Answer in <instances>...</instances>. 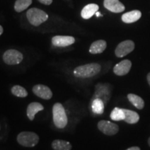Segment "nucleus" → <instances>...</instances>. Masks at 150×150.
Returning <instances> with one entry per match:
<instances>
[{"mask_svg":"<svg viewBox=\"0 0 150 150\" xmlns=\"http://www.w3.org/2000/svg\"><path fill=\"white\" fill-rule=\"evenodd\" d=\"M110 117L112 120L114 121H121L125 120V115L123 111V108H120L115 107L110 112Z\"/></svg>","mask_w":150,"mask_h":150,"instance_id":"22","label":"nucleus"},{"mask_svg":"<svg viewBox=\"0 0 150 150\" xmlns=\"http://www.w3.org/2000/svg\"><path fill=\"white\" fill-rule=\"evenodd\" d=\"M52 42L54 46L65 47L70 46L75 42V38L68 35H56L52 38Z\"/></svg>","mask_w":150,"mask_h":150,"instance_id":"10","label":"nucleus"},{"mask_svg":"<svg viewBox=\"0 0 150 150\" xmlns=\"http://www.w3.org/2000/svg\"><path fill=\"white\" fill-rule=\"evenodd\" d=\"M92 110L95 114H102L104 111V102L99 98L93 99L92 102Z\"/></svg>","mask_w":150,"mask_h":150,"instance_id":"20","label":"nucleus"},{"mask_svg":"<svg viewBox=\"0 0 150 150\" xmlns=\"http://www.w3.org/2000/svg\"><path fill=\"white\" fill-rule=\"evenodd\" d=\"M11 93L15 96L18 97H26L28 95V93L26 89L19 85L14 86L11 88Z\"/></svg>","mask_w":150,"mask_h":150,"instance_id":"23","label":"nucleus"},{"mask_svg":"<svg viewBox=\"0 0 150 150\" xmlns=\"http://www.w3.org/2000/svg\"><path fill=\"white\" fill-rule=\"evenodd\" d=\"M132 63L129 60H123L113 67V72L117 76H125L130 71Z\"/></svg>","mask_w":150,"mask_h":150,"instance_id":"11","label":"nucleus"},{"mask_svg":"<svg viewBox=\"0 0 150 150\" xmlns=\"http://www.w3.org/2000/svg\"><path fill=\"white\" fill-rule=\"evenodd\" d=\"M3 31H4V29H3V27H1V25H0V35L3 33Z\"/></svg>","mask_w":150,"mask_h":150,"instance_id":"27","label":"nucleus"},{"mask_svg":"<svg viewBox=\"0 0 150 150\" xmlns=\"http://www.w3.org/2000/svg\"><path fill=\"white\" fill-rule=\"evenodd\" d=\"M44 109V106L38 102H32L28 106L27 109V115L30 120H34L35 115L37 112Z\"/></svg>","mask_w":150,"mask_h":150,"instance_id":"15","label":"nucleus"},{"mask_svg":"<svg viewBox=\"0 0 150 150\" xmlns=\"http://www.w3.org/2000/svg\"><path fill=\"white\" fill-rule=\"evenodd\" d=\"M127 98H128L129 102L138 109L141 110L145 106V102L138 95H135V94H129L127 95Z\"/></svg>","mask_w":150,"mask_h":150,"instance_id":"18","label":"nucleus"},{"mask_svg":"<svg viewBox=\"0 0 150 150\" xmlns=\"http://www.w3.org/2000/svg\"><path fill=\"white\" fill-rule=\"evenodd\" d=\"M104 6L110 12L115 13L122 12L125 9V6L119 0H104Z\"/></svg>","mask_w":150,"mask_h":150,"instance_id":"12","label":"nucleus"},{"mask_svg":"<svg viewBox=\"0 0 150 150\" xmlns=\"http://www.w3.org/2000/svg\"><path fill=\"white\" fill-rule=\"evenodd\" d=\"M106 45H106V42L104 40H99L95 41V42L92 43L91 47H90V53L93 54L102 53L106 50Z\"/></svg>","mask_w":150,"mask_h":150,"instance_id":"16","label":"nucleus"},{"mask_svg":"<svg viewBox=\"0 0 150 150\" xmlns=\"http://www.w3.org/2000/svg\"><path fill=\"white\" fill-rule=\"evenodd\" d=\"M38 1H40L41 4L45 5H50L52 3L53 0H38Z\"/></svg>","mask_w":150,"mask_h":150,"instance_id":"24","label":"nucleus"},{"mask_svg":"<svg viewBox=\"0 0 150 150\" xmlns=\"http://www.w3.org/2000/svg\"><path fill=\"white\" fill-rule=\"evenodd\" d=\"M53 121L57 128L63 129L67 124V117L65 108L61 103H56L52 108Z\"/></svg>","mask_w":150,"mask_h":150,"instance_id":"2","label":"nucleus"},{"mask_svg":"<svg viewBox=\"0 0 150 150\" xmlns=\"http://www.w3.org/2000/svg\"><path fill=\"white\" fill-rule=\"evenodd\" d=\"M52 147L54 150H71L72 145L63 140H55L52 142Z\"/></svg>","mask_w":150,"mask_h":150,"instance_id":"19","label":"nucleus"},{"mask_svg":"<svg viewBox=\"0 0 150 150\" xmlns=\"http://www.w3.org/2000/svg\"><path fill=\"white\" fill-rule=\"evenodd\" d=\"M123 111L125 112V120L126 122L129 124H136L139 121L140 116L138 112L134 110H131L129 109H125L123 108Z\"/></svg>","mask_w":150,"mask_h":150,"instance_id":"17","label":"nucleus"},{"mask_svg":"<svg viewBox=\"0 0 150 150\" xmlns=\"http://www.w3.org/2000/svg\"><path fill=\"white\" fill-rule=\"evenodd\" d=\"M148 144H149V145L150 146V137H149V139H148Z\"/></svg>","mask_w":150,"mask_h":150,"instance_id":"29","label":"nucleus"},{"mask_svg":"<svg viewBox=\"0 0 150 150\" xmlns=\"http://www.w3.org/2000/svg\"><path fill=\"white\" fill-rule=\"evenodd\" d=\"M110 85L108 83H98L95 86V93L93 98H99L103 102L107 103L110 98Z\"/></svg>","mask_w":150,"mask_h":150,"instance_id":"5","label":"nucleus"},{"mask_svg":"<svg viewBox=\"0 0 150 150\" xmlns=\"http://www.w3.org/2000/svg\"><path fill=\"white\" fill-rule=\"evenodd\" d=\"M127 150H140V149L138 147H131Z\"/></svg>","mask_w":150,"mask_h":150,"instance_id":"25","label":"nucleus"},{"mask_svg":"<svg viewBox=\"0 0 150 150\" xmlns=\"http://www.w3.org/2000/svg\"><path fill=\"white\" fill-rule=\"evenodd\" d=\"M32 4V0H16L14 9L16 12L20 13L26 10Z\"/></svg>","mask_w":150,"mask_h":150,"instance_id":"21","label":"nucleus"},{"mask_svg":"<svg viewBox=\"0 0 150 150\" xmlns=\"http://www.w3.org/2000/svg\"><path fill=\"white\" fill-rule=\"evenodd\" d=\"M141 16L142 13L140 11L134 10L123 14L122 16V20L123 22H125V23H133V22L138 21V20L141 18Z\"/></svg>","mask_w":150,"mask_h":150,"instance_id":"13","label":"nucleus"},{"mask_svg":"<svg viewBox=\"0 0 150 150\" xmlns=\"http://www.w3.org/2000/svg\"><path fill=\"white\" fill-rule=\"evenodd\" d=\"M98 129L103 134L107 136H113L119 131V127L110 121L101 120L97 124Z\"/></svg>","mask_w":150,"mask_h":150,"instance_id":"8","label":"nucleus"},{"mask_svg":"<svg viewBox=\"0 0 150 150\" xmlns=\"http://www.w3.org/2000/svg\"><path fill=\"white\" fill-rule=\"evenodd\" d=\"M99 10V6L95 4H90L86 5L82 9L81 16L83 19L88 20L92 18Z\"/></svg>","mask_w":150,"mask_h":150,"instance_id":"14","label":"nucleus"},{"mask_svg":"<svg viewBox=\"0 0 150 150\" xmlns=\"http://www.w3.org/2000/svg\"><path fill=\"white\" fill-rule=\"evenodd\" d=\"M23 60V55L16 50H8L3 54V61L7 65H18Z\"/></svg>","mask_w":150,"mask_h":150,"instance_id":"6","label":"nucleus"},{"mask_svg":"<svg viewBox=\"0 0 150 150\" xmlns=\"http://www.w3.org/2000/svg\"><path fill=\"white\" fill-rule=\"evenodd\" d=\"M95 14H96V16H97V17H99V16H102V14H101L100 13H99V11H97V12L96 13H95Z\"/></svg>","mask_w":150,"mask_h":150,"instance_id":"28","label":"nucleus"},{"mask_svg":"<svg viewBox=\"0 0 150 150\" xmlns=\"http://www.w3.org/2000/svg\"><path fill=\"white\" fill-rule=\"evenodd\" d=\"M101 68V65L98 63H88L76 67L74 70V75L78 78H91L98 74Z\"/></svg>","mask_w":150,"mask_h":150,"instance_id":"1","label":"nucleus"},{"mask_svg":"<svg viewBox=\"0 0 150 150\" xmlns=\"http://www.w3.org/2000/svg\"><path fill=\"white\" fill-rule=\"evenodd\" d=\"M27 18L29 23L35 27L40 25L43 22L48 20V15L45 11L39 8H32L28 10L27 12Z\"/></svg>","mask_w":150,"mask_h":150,"instance_id":"3","label":"nucleus"},{"mask_svg":"<svg viewBox=\"0 0 150 150\" xmlns=\"http://www.w3.org/2000/svg\"><path fill=\"white\" fill-rule=\"evenodd\" d=\"M134 48L135 44L132 40H125L120 43L117 46L115 50V54L117 57L122 58L134 51Z\"/></svg>","mask_w":150,"mask_h":150,"instance_id":"7","label":"nucleus"},{"mask_svg":"<svg viewBox=\"0 0 150 150\" xmlns=\"http://www.w3.org/2000/svg\"><path fill=\"white\" fill-rule=\"evenodd\" d=\"M33 93L35 94L36 96L43 99H50L52 97V92L50 88L47 86L42 85V84H38L35 85L33 87Z\"/></svg>","mask_w":150,"mask_h":150,"instance_id":"9","label":"nucleus"},{"mask_svg":"<svg viewBox=\"0 0 150 150\" xmlns=\"http://www.w3.org/2000/svg\"><path fill=\"white\" fill-rule=\"evenodd\" d=\"M18 143L27 147H33L38 143L39 137L36 134L30 131H23L20 133L17 137Z\"/></svg>","mask_w":150,"mask_h":150,"instance_id":"4","label":"nucleus"},{"mask_svg":"<svg viewBox=\"0 0 150 150\" xmlns=\"http://www.w3.org/2000/svg\"><path fill=\"white\" fill-rule=\"evenodd\" d=\"M147 82H148V84H149V86H150V72H149L147 74Z\"/></svg>","mask_w":150,"mask_h":150,"instance_id":"26","label":"nucleus"}]
</instances>
